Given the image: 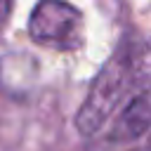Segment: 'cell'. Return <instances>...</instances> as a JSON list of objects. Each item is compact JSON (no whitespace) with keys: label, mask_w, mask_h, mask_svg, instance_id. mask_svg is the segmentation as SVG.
Here are the masks:
<instances>
[{"label":"cell","mask_w":151,"mask_h":151,"mask_svg":"<svg viewBox=\"0 0 151 151\" xmlns=\"http://www.w3.org/2000/svg\"><path fill=\"white\" fill-rule=\"evenodd\" d=\"M149 123H151V109H149V104L144 99H132L123 109L116 130H118V137H134V134L144 132L149 127Z\"/></svg>","instance_id":"4"},{"label":"cell","mask_w":151,"mask_h":151,"mask_svg":"<svg viewBox=\"0 0 151 151\" xmlns=\"http://www.w3.org/2000/svg\"><path fill=\"white\" fill-rule=\"evenodd\" d=\"M127 83H130L127 61H125V54H118L99 71L87 99L83 101V106L76 116V125L83 134H94L104 127V123L113 113Z\"/></svg>","instance_id":"1"},{"label":"cell","mask_w":151,"mask_h":151,"mask_svg":"<svg viewBox=\"0 0 151 151\" xmlns=\"http://www.w3.org/2000/svg\"><path fill=\"white\" fill-rule=\"evenodd\" d=\"M80 12L73 5L47 0L40 2L28 21V33L35 42L57 47V50H73L80 40Z\"/></svg>","instance_id":"2"},{"label":"cell","mask_w":151,"mask_h":151,"mask_svg":"<svg viewBox=\"0 0 151 151\" xmlns=\"http://www.w3.org/2000/svg\"><path fill=\"white\" fill-rule=\"evenodd\" d=\"M146 149L151 151V130H149V137H146Z\"/></svg>","instance_id":"5"},{"label":"cell","mask_w":151,"mask_h":151,"mask_svg":"<svg viewBox=\"0 0 151 151\" xmlns=\"http://www.w3.org/2000/svg\"><path fill=\"white\" fill-rule=\"evenodd\" d=\"M125 61L130 83L139 90H151V40L132 45L130 54H125Z\"/></svg>","instance_id":"3"}]
</instances>
